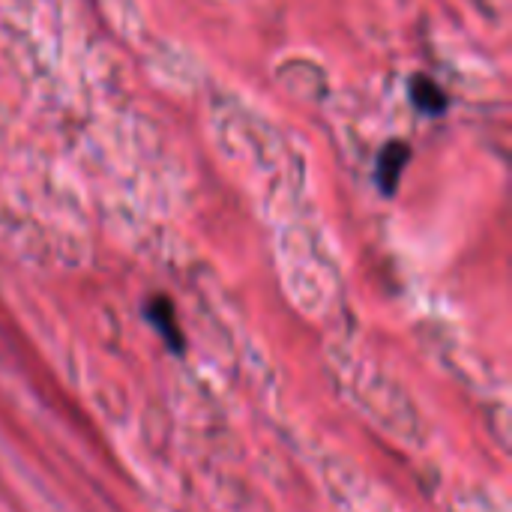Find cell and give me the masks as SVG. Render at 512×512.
<instances>
[{
  "label": "cell",
  "mask_w": 512,
  "mask_h": 512,
  "mask_svg": "<svg viewBox=\"0 0 512 512\" xmlns=\"http://www.w3.org/2000/svg\"><path fill=\"white\" fill-rule=\"evenodd\" d=\"M411 156H414V150H411V144L402 141V138L387 141V144L381 147V153H378V159H375V183H378L381 195L393 198V195L399 192V180H402V174H405Z\"/></svg>",
  "instance_id": "cell-1"
},
{
  "label": "cell",
  "mask_w": 512,
  "mask_h": 512,
  "mask_svg": "<svg viewBox=\"0 0 512 512\" xmlns=\"http://www.w3.org/2000/svg\"><path fill=\"white\" fill-rule=\"evenodd\" d=\"M144 315L171 351H183V333H180L177 312L168 297H150L144 306Z\"/></svg>",
  "instance_id": "cell-2"
},
{
  "label": "cell",
  "mask_w": 512,
  "mask_h": 512,
  "mask_svg": "<svg viewBox=\"0 0 512 512\" xmlns=\"http://www.w3.org/2000/svg\"><path fill=\"white\" fill-rule=\"evenodd\" d=\"M408 96H411L414 108H420L426 117H441L447 111V105H450L444 87L429 75H414L408 81Z\"/></svg>",
  "instance_id": "cell-3"
}]
</instances>
